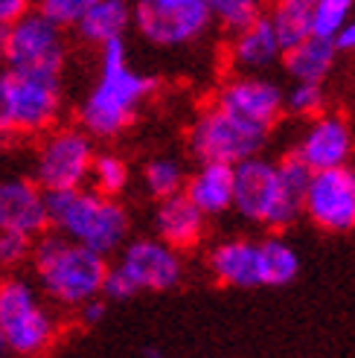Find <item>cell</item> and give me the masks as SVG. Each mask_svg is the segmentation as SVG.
I'll return each instance as SVG.
<instances>
[{
	"label": "cell",
	"instance_id": "5bb4252c",
	"mask_svg": "<svg viewBox=\"0 0 355 358\" xmlns=\"http://www.w3.org/2000/svg\"><path fill=\"white\" fill-rule=\"evenodd\" d=\"M282 94L286 91L265 73H236L219 87L216 105L245 122L271 131L280 117L286 114Z\"/></svg>",
	"mask_w": 355,
	"mask_h": 358
},
{
	"label": "cell",
	"instance_id": "83f0119b",
	"mask_svg": "<svg viewBox=\"0 0 355 358\" xmlns=\"http://www.w3.org/2000/svg\"><path fill=\"white\" fill-rule=\"evenodd\" d=\"M282 108L297 120H309L314 114L326 111V94L321 82H291V87L282 94Z\"/></svg>",
	"mask_w": 355,
	"mask_h": 358
},
{
	"label": "cell",
	"instance_id": "30bf717a",
	"mask_svg": "<svg viewBox=\"0 0 355 358\" xmlns=\"http://www.w3.org/2000/svg\"><path fill=\"white\" fill-rule=\"evenodd\" d=\"M131 24L154 47H189L201 41L212 27L210 9L201 0H137Z\"/></svg>",
	"mask_w": 355,
	"mask_h": 358
},
{
	"label": "cell",
	"instance_id": "3957f363",
	"mask_svg": "<svg viewBox=\"0 0 355 358\" xmlns=\"http://www.w3.org/2000/svg\"><path fill=\"white\" fill-rule=\"evenodd\" d=\"M29 265L44 294L61 309H79L85 300L102 294L108 257L47 230L32 242Z\"/></svg>",
	"mask_w": 355,
	"mask_h": 358
},
{
	"label": "cell",
	"instance_id": "e575fe53",
	"mask_svg": "<svg viewBox=\"0 0 355 358\" xmlns=\"http://www.w3.org/2000/svg\"><path fill=\"white\" fill-rule=\"evenodd\" d=\"M289 3H303V6H312L314 0H289Z\"/></svg>",
	"mask_w": 355,
	"mask_h": 358
},
{
	"label": "cell",
	"instance_id": "d590c367",
	"mask_svg": "<svg viewBox=\"0 0 355 358\" xmlns=\"http://www.w3.org/2000/svg\"><path fill=\"white\" fill-rule=\"evenodd\" d=\"M6 352V344H3V335H0V355H3Z\"/></svg>",
	"mask_w": 355,
	"mask_h": 358
},
{
	"label": "cell",
	"instance_id": "4dcf8cb0",
	"mask_svg": "<svg viewBox=\"0 0 355 358\" xmlns=\"http://www.w3.org/2000/svg\"><path fill=\"white\" fill-rule=\"evenodd\" d=\"M32 9V0H0V27L15 24Z\"/></svg>",
	"mask_w": 355,
	"mask_h": 358
},
{
	"label": "cell",
	"instance_id": "d4e9b609",
	"mask_svg": "<svg viewBox=\"0 0 355 358\" xmlns=\"http://www.w3.org/2000/svg\"><path fill=\"white\" fill-rule=\"evenodd\" d=\"M268 21L277 32L282 50H289L309 38V6L289 3V0H274V9L268 12Z\"/></svg>",
	"mask_w": 355,
	"mask_h": 358
},
{
	"label": "cell",
	"instance_id": "4316f807",
	"mask_svg": "<svg viewBox=\"0 0 355 358\" xmlns=\"http://www.w3.org/2000/svg\"><path fill=\"white\" fill-rule=\"evenodd\" d=\"M207 9L212 24L233 35L265 15V0H207Z\"/></svg>",
	"mask_w": 355,
	"mask_h": 358
},
{
	"label": "cell",
	"instance_id": "4fadbf2b",
	"mask_svg": "<svg viewBox=\"0 0 355 358\" xmlns=\"http://www.w3.org/2000/svg\"><path fill=\"white\" fill-rule=\"evenodd\" d=\"M352 149H355V131L349 120L338 111H321L306 120L291 155L309 172H321V169L349 166Z\"/></svg>",
	"mask_w": 355,
	"mask_h": 358
},
{
	"label": "cell",
	"instance_id": "836d02e7",
	"mask_svg": "<svg viewBox=\"0 0 355 358\" xmlns=\"http://www.w3.org/2000/svg\"><path fill=\"white\" fill-rule=\"evenodd\" d=\"M143 355H146V358H164L157 347H146V350H143Z\"/></svg>",
	"mask_w": 355,
	"mask_h": 358
},
{
	"label": "cell",
	"instance_id": "484cf974",
	"mask_svg": "<svg viewBox=\"0 0 355 358\" xmlns=\"http://www.w3.org/2000/svg\"><path fill=\"white\" fill-rule=\"evenodd\" d=\"M355 0H314L309 6V35L335 41L352 17Z\"/></svg>",
	"mask_w": 355,
	"mask_h": 358
},
{
	"label": "cell",
	"instance_id": "74e56055",
	"mask_svg": "<svg viewBox=\"0 0 355 358\" xmlns=\"http://www.w3.org/2000/svg\"><path fill=\"white\" fill-rule=\"evenodd\" d=\"M3 280H6V277H3V274H0V292H3Z\"/></svg>",
	"mask_w": 355,
	"mask_h": 358
},
{
	"label": "cell",
	"instance_id": "ac0fdd59",
	"mask_svg": "<svg viewBox=\"0 0 355 358\" xmlns=\"http://www.w3.org/2000/svg\"><path fill=\"white\" fill-rule=\"evenodd\" d=\"M207 234V216L195 207L184 192L169 195L157 201L154 210V236L172 245L175 250H192L198 248Z\"/></svg>",
	"mask_w": 355,
	"mask_h": 358
},
{
	"label": "cell",
	"instance_id": "7a4b0ae2",
	"mask_svg": "<svg viewBox=\"0 0 355 358\" xmlns=\"http://www.w3.org/2000/svg\"><path fill=\"white\" fill-rule=\"evenodd\" d=\"M99 50V79L79 108V129L91 137L111 140L134 122L143 102L157 91V82L131 67L126 38H114Z\"/></svg>",
	"mask_w": 355,
	"mask_h": 358
},
{
	"label": "cell",
	"instance_id": "7402d4cb",
	"mask_svg": "<svg viewBox=\"0 0 355 358\" xmlns=\"http://www.w3.org/2000/svg\"><path fill=\"white\" fill-rule=\"evenodd\" d=\"M140 178H143V187L152 199H169V195H178L184 192V184H187V169L178 157L172 155H157V157H149L143 169H140Z\"/></svg>",
	"mask_w": 355,
	"mask_h": 358
},
{
	"label": "cell",
	"instance_id": "5b68a950",
	"mask_svg": "<svg viewBox=\"0 0 355 358\" xmlns=\"http://www.w3.org/2000/svg\"><path fill=\"white\" fill-rule=\"evenodd\" d=\"M61 76L0 70V149L21 137H41L61 117Z\"/></svg>",
	"mask_w": 355,
	"mask_h": 358
},
{
	"label": "cell",
	"instance_id": "f1b7e54d",
	"mask_svg": "<svg viewBox=\"0 0 355 358\" xmlns=\"http://www.w3.org/2000/svg\"><path fill=\"white\" fill-rule=\"evenodd\" d=\"M91 6L94 0H38V15H44L59 29H76Z\"/></svg>",
	"mask_w": 355,
	"mask_h": 358
},
{
	"label": "cell",
	"instance_id": "1f68e13d",
	"mask_svg": "<svg viewBox=\"0 0 355 358\" xmlns=\"http://www.w3.org/2000/svg\"><path fill=\"white\" fill-rule=\"evenodd\" d=\"M79 312V320L85 327H96L99 320L105 317V297L99 294V297H91V300H85L82 306L76 309Z\"/></svg>",
	"mask_w": 355,
	"mask_h": 358
},
{
	"label": "cell",
	"instance_id": "8d00e7d4",
	"mask_svg": "<svg viewBox=\"0 0 355 358\" xmlns=\"http://www.w3.org/2000/svg\"><path fill=\"white\" fill-rule=\"evenodd\" d=\"M349 166H352V169H355V149H352V160H349Z\"/></svg>",
	"mask_w": 355,
	"mask_h": 358
},
{
	"label": "cell",
	"instance_id": "d6a6232c",
	"mask_svg": "<svg viewBox=\"0 0 355 358\" xmlns=\"http://www.w3.org/2000/svg\"><path fill=\"white\" fill-rule=\"evenodd\" d=\"M335 47H338V52H355V17H349L347 27L338 32Z\"/></svg>",
	"mask_w": 355,
	"mask_h": 358
},
{
	"label": "cell",
	"instance_id": "f35d334b",
	"mask_svg": "<svg viewBox=\"0 0 355 358\" xmlns=\"http://www.w3.org/2000/svg\"><path fill=\"white\" fill-rule=\"evenodd\" d=\"M201 3H207V0H201Z\"/></svg>",
	"mask_w": 355,
	"mask_h": 358
},
{
	"label": "cell",
	"instance_id": "e0dca14e",
	"mask_svg": "<svg viewBox=\"0 0 355 358\" xmlns=\"http://www.w3.org/2000/svg\"><path fill=\"white\" fill-rule=\"evenodd\" d=\"M282 44L268 21V15L256 17L254 24L233 32L227 47V62L233 73H268L274 64L282 62Z\"/></svg>",
	"mask_w": 355,
	"mask_h": 358
},
{
	"label": "cell",
	"instance_id": "44dd1931",
	"mask_svg": "<svg viewBox=\"0 0 355 358\" xmlns=\"http://www.w3.org/2000/svg\"><path fill=\"white\" fill-rule=\"evenodd\" d=\"M131 27V3L129 0H94V6L85 12L76 32L87 44H108L114 38H126Z\"/></svg>",
	"mask_w": 355,
	"mask_h": 358
},
{
	"label": "cell",
	"instance_id": "ba28073f",
	"mask_svg": "<svg viewBox=\"0 0 355 358\" xmlns=\"http://www.w3.org/2000/svg\"><path fill=\"white\" fill-rule=\"evenodd\" d=\"M94 137L79 125H52L41 134L35 149V178L44 192L76 189L85 187L91 178L94 164Z\"/></svg>",
	"mask_w": 355,
	"mask_h": 358
},
{
	"label": "cell",
	"instance_id": "ffe728a7",
	"mask_svg": "<svg viewBox=\"0 0 355 358\" xmlns=\"http://www.w3.org/2000/svg\"><path fill=\"white\" fill-rule=\"evenodd\" d=\"M335 59H338L335 41L309 35V38H303L300 44L282 52V67H286L291 82H321L324 85L335 67Z\"/></svg>",
	"mask_w": 355,
	"mask_h": 358
},
{
	"label": "cell",
	"instance_id": "277c9868",
	"mask_svg": "<svg viewBox=\"0 0 355 358\" xmlns=\"http://www.w3.org/2000/svg\"><path fill=\"white\" fill-rule=\"evenodd\" d=\"M50 227L70 242H79L96 254L108 257L129 239V210L111 195H102L94 187L47 192Z\"/></svg>",
	"mask_w": 355,
	"mask_h": 358
},
{
	"label": "cell",
	"instance_id": "9c48e42d",
	"mask_svg": "<svg viewBox=\"0 0 355 358\" xmlns=\"http://www.w3.org/2000/svg\"><path fill=\"white\" fill-rule=\"evenodd\" d=\"M0 62L12 70L61 76L64 62H67L64 29L50 24L38 12H27L24 17H17L15 24L3 29Z\"/></svg>",
	"mask_w": 355,
	"mask_h": 358
},
{
	"label": "cell",
	"instance_id": "cb8c5ba5",
	"mask_svg": "<svg viewBox=\"0 0 355 358\" xmlns=\"http://www.w3.org/2000/svg\"><path fill=\"white\" fill-rule=\"evenodd\" d=\"M91 187L102 195H111L117 199L119 192L129 189V181H131V166L126 157H119L114 152H102V155H94V164H91Z\"/></svg>",
	"mask_w": 355,
	"mask_h": 358
},
{
	"label": "cell",
	"instance_id": "9a60e30c",
	"mask_svg": "<svg viewBox=\"0 0 355 358\" xmlns=\"http://www.w3.org/2000/svg\"><path fill=\"white\" fill-rule=\"evenodd\" d=\"M207 274L224 289H268L262 239L227 236L207 250Z\"/></svg>",
	"mask_w": 355,
	"mask_h": 358
},
{
	"label": "cell",
	"instance_id": "7c38bea8",
	"mask_svg": "<svg viewBox=\"0 0 355 358\" xmlns=\"http://www.w3.org/2000/svg\"><path fill=\"white\" fill-rule=\"evenodd\" d=\"M303 216L324 234H355V169L312 172L303 189Z\"/></svg>",
	"mask_w": 355,
	"mask_h": 358
},
{
	"label": "cell",
	"instance_id": "603a6c76",
	"mask_svg": "<svg viewBox=\"0 0 355 358\" xmlns=\"http://www.w3.org/2000/svg\"><path fill=\"white\" fill-rule=\"evenodd\" d=\"M265 248V277H268V289H282L297 280L300 274V254L291 242L271 234L262 239Z\"/></svg>",
	"mask_w": 355,
	"mask_h": 358
},
{
	"label": "cell",
	"instance_id": "8992f818",
	"mask_svg": "<svg viewBox=\"0 0 355 358\" xmlns=\"http://www.w3.org/2000/svg\"><path fill=\"white\" fill-rule=\"evenodd\" d=\"M0 335L6 352L44 358L61 338L56 312L41 300L38 289L24 277H6L0 292Z\"/></svg>",
	"mask_w": 355,
	"mask_h": 358
},
{
	"label": "cell",
	"instance_id": "52a82bcc",
	"mask_svg": "<svg viewBox=\"0 0 355 358\" xmlns=\"http://www.w3.org/2000/svg\"><path fill=\"white\" fill-rule=\"evenodd\" d=\"M268 137H271L268 129L245 122L212 102L192 120L187 143L189 152L198 157V164L236 166L247 157L262 155V149L268 146Z\"/></svg>",
	"mask_w": 355,
	"mask_h": 358
},
{
	"label": "cell",
	"instance_id": "6da1fadb",
	"mask_svg": "<svg viewBox=\"0 0 355 358\" xmlns=\"http://www.w3.org/2000/svg\"><path fill=\"white\" fill-rule=\"evenodd\" d=\"M312 172L294 155L271 160L254 155L233 166V210L247 222L277 234L303 216V189Z\"/></svg>",
	"mask_w": 355,
	"mask_h": 358
},
{
	"label": "cell",
	"instance_id": "d6986e66",
	"mask_svg": "<svg viewBox=\"0 0 355 358\" xmlns=\"http://www.w3.org/2000/svg\"><path fill=\"white\" fill-rule=\"evenodd\" d=\"M184 195L207 219L224 216L227 210H233V166L198 164V169L187 175Z\"/></svg>",
	"mask_w": 355,
	"mask_h": 358
},
{
	"label": "cell",
	"instance_id": "f546056e",
	"mask_svg": "<svg viewBox=\"0 0 355 358\" xmlns=\"http://www.w3.org/2000/svg\"><path fill=\"white\" fill-rule=\"evenodd\" d=\"M32 242L24 234H12V230H0V271H12V268L29 262Z\"/></svg>",
	"mask_w": 355,
	"mask_h": 358
},
{
	"label": "cell",
	"instance_id": "2e32d148",
	"mask_svg": "<svg viewBox=\"0 0 355 358\" xmlns=\"http://www.w3.org/2000/svg\"><path fill=\"white\" fill-rule=\"evenodd\" d=\"M0 230L38 239L50 230L47 192L32 178H3L0 181Z\"/></svg>",
	"mask_w": 355,
	"mask_h": 358
},
{
	"label": "cell",
	"instance_id": "8fae6325",
	"mask_svg": "<svg viewBox=\"0 0 355 358\" xmlns=\"http://www.w3.org/2000/svg\"><path fill=\"white\" fill-rule=\"evenodd\" d=\"M114 268L129 280L134 294L143 292H172L184 282L187 262L184 254L157 236L131 239L119 248V259Z\"/></svg>",
	"mask_w": 355,
	"mask_h": 358
}]
</instances>
